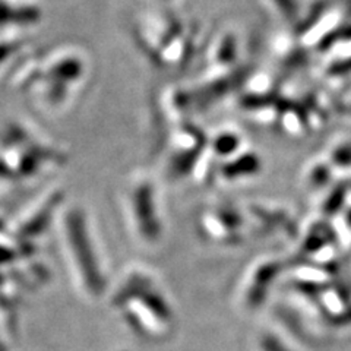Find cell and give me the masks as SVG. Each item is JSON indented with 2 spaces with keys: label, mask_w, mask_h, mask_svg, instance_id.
<instances>
[{
  "label": "cell",
  "mask_w": 351,
  "mask_h": 351,
  "mask_svg": "<svg viewBox=\"0 0 351 351\" xmlns=\"http://www.w3.org/2000/svg\"><path fill=\"white\" fill-rule=\"evenodd\" d=\"M277 2L287 10V12H291V10H294V5H293V0H277Z\"/></svg>",
  "instance_id": "obj_1"
}]
</instances>
